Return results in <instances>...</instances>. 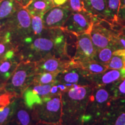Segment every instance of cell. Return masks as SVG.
I'll list each match as a JSON object with an SVG mask.
<instances>
[{"instance_id":"1","label":"cell","mask_w":125,"mask_h":125,"mask_svg":"<svg viewBox=\"0 0 125 125\" xmlns=\"http://www.w3.org/2000/svg\"><path fill=\"white\" fill-rule=\"evenodd\" d=\"M45 30V33L38 37L30 36L18 45L20 61L37 62L48 56L71 60L67 52L66 31L62 29Z\"/></svg>"},{"instance_id":"2","label":"cell","mask_w":125,"mask_h":125,"mask_svg":"<svg viewBox=\"0 0 125 125\" xmlns=\"http://www.w3.org/2000/svg\"><path fill=\"white\" fill-rule=\"evenodd\" d=\"M93 87L86 85L71 87L62 94L61 124L83 125L87 102Z\"/></svg>"},{"instance_id":"3","label":"cell","mask_w":125,"mask_h":125,"mask_svg":"<svg viewBox=\"0 0 125 125\" xmlns=\"http://www.w3.org/2000/svg\"><path fill=\"white\" fill-rule=\"evenodd\" d=\"M113 99L110 85L94 86L87 102L83 125H93L98 123Z\"/></svg>"},{"instance_id":"4","label":"cell","mask_w":125,"mask_h":125,"mask_svg":"<svg viewBox=\"0 0 125 125\" xmlns=\"http://www.w3.org/2000/svg\"><path fill=\"white\" fill-rule=\"evenodd\" d=\"M37 74L35 62L20 61L13 74L5 83V90L21 97L24 90L32 83Z\"/></svg>"},{"instance_id":"5","label":"cell","mask_w":125,"mask_h":125,"mask_svg":"<svg viewBox=\"0 0 125 125\" xmlns=\"http://www.w3.org/2000/svg\"><path fill=\"white\" fill-rule=\"evenodd\" d=\"M31 22L30 14L24 8H21L6 21L4 32H8L12 41L15 40L18 46L24 39L31 36Z\"/></svg>"},{"instance_id":"6","label":"cell","mask_w":125,"mask_h":125,"mask_svg":"<svg viewBox=\"0 0 125 125\" xmlns=\"http://www.w3.org/2000/svg\"><path fill=\"white\" fill-rule=\"evenodd\" d=\"M61 95L51 97L41 104L33 108L32 111L36 122L61 123L62 112Z\"/></svg>"},{"instance_id":"7","label":"cell","mask_w":125,"mask_h":125,"mask_svg":"<svg viewBox=\"0 0 125 125\" xmlns=\"http://www.w3.org/2000/svg\"><path fill=\"white\" fill-rule=\"evenodd\" d=\"M97 20L86 11L72 12L62 29L76 36L90 34L94 23Z\"/></svg>"},{"instance_id":"8","label":"cell","mask_w":125,"mask_h":125,"mask_svg":"<svg viewBox=\"0 0 125 125\" xmlns=\"http://www.w3.org/2000/svg\"><path fill=\"white\" fill-rule=\"evenodd\" d=\"M120 32L114 30L112 27L107 28L97 20L94 23L89 34L96 51L107 47L116 51L115 38Z\"/></svg>"},{"instance_id":"9","label":"cell","mask_w":125,"mask_h":125,"mask_svg":"<svg viewBox=\"0 0 125 125\" xmlns=\"http://www.w3.org/2000/svg\"><path fill=\"white\" fill-rule=\"evenodd\" d=\"M90 74L81 67L74 66L59 73L56 81L69 89L81 86L93 85L89 78Z\"/></svg>"},{"instance_id":"10","label":"cell","mask_w":125,"mask_h":125,"mask_svg":"<svg viewBox=\"0 0 125 125\" xmlns=\"http://www.w3.org/2000/svg\"><path fill=\"white\" fill-rule=\"evenodd\" d=\"M52 85L53 83L43 85L31 84L21 96L25 105L28 108L32 109L35 106L40 105L52 97L50 94Z\"/></svg>"},{"instance_id":"11","label":"cell","mask_w":125,"mask_h":125,"mask_svg":"<svg viewBox=\"0 0 125 125\" xmlns=\"http://www.w3.org/2000/svg\"><path fill=\"white\" fill-rule=\"evenodd\" d=\"M99 125H125V98H114Z\"/></svg>"},{"instance_id":"12","label":"cell","mask_w":125,"mask_h":125,"mask_svg":"<svg viewBox=\"0 0 125 125\" xmlns=\"http://www.w3.org/2000/svg\"><path fill=\"white\" fill-rule=\"evenodd\" d=\"M76 48L71 60L75 64L93 60L96 49L92 43L89 34L76 36Z\"/></svg>"},{"instance_id":"13","label":"cell","mask_w":125,"mask_h":125,"mask_svg":"<svg viewBox=\"0 0 125 125\" xmlns=\"http://www.w3.org/2000/svg\"><path fill=\"white\" fill-rule=\"evenodd\" d=\"M71 12L64 6L52 7L42 16L44 29H62Z\"/></svg>"},{"instance_id":"14","label":"cell","mask_w":125,"mask_h":125,"mask_svg":"<svg viewBox=\"0 0 125 125\" xmlns=\"http://www.w3.org/2000/svg\"><path fill=\"white\" fill-rule=\"evenodd\" d=\"M35 62L37 74L41 73H60L71 67L77 66L72 60H65L54 56H48Z\"/></svg>"},{"instance_id":"15","label":"cell","mask_w":125,"mask_h":125,"mask_svg":"<svg viewBox=\"0 0 125 125\" xmlns=\"http://www.w3.org/2000/svg\"><path fill=\"white\" fill-rule=\"evenodd\" d=\"M36 123L32 109L25 105L21 97H18L13 115L5 125H35Z\"/></svg>"},{"instance_id":"16","label":"cell","mask_w":125,"mask_h":125,"mask_svg":"<svg viewBox=\"0 0 125 125\" xmlns=\"http://www.w3.org/2000/svg\"><path fill=\"white\" fill-rule=\"evenodd\" d=\"M89 78L93 86L111 85L125 79V67L119 70L108 69L100 74H90Z\"/></svg>"},{"instance_id":"17","label":"cell","mask_w":125,"mask_h":125,"mask_svg":"<svg viewBox=\"0 0 125 125\" xmlns=\"http://www.w3.org/2000/svg\"><path fill=\"white\" fill-rule=\"evenodd\" d=\"M84 3L86 11L94 18L111 23L105 0H84Z\"/></svg>"},{"instance_id":"18","label":"cell","mask_w":125,"mask_h":125,"mask_svg":"<svg viewBox=\"0 0 125 125\" xmlns=\"http://www.w3.org/2000/svg\"><path fill=\"white\" fill-rule=\"evenodd\" d=\"M20 60L18 52L12 57H5L0 60V82L5 83L13 74Z\"/></svg>"},{"instance_id":"19","label":"cell","mask_w":125,"mask_h":125,"mask_svg":"<svg viewBox=\"0 0 125 125\" xmlns=\"http://www.w3.org/2000/svg\"><path fill=\"white\" fill-rule=\"evenodd\" d=\"M53 7V5L50 4L46 0H33L25 9L31 16L40 15L42 16L45 12Z\"/></svg>"},{"instance_id":"20","label":"cell","mask_w":125,"mask_h":125,"mask_svg":"<svg viewBox=\"0 0 125 125\" xmlns=\"http://www.w3.org/2000/svg\"><path fill=\"white\" fill-rule=\"evenodd\" d=\"M16 5L19 4L15 0H3L0 3V20L12 16L18 10Z\"/></svg>"},{"instance_id":"21","label":"cell","mask_w":125,"mask_h":125,"mask_svg":"<svg viewBox=\"0 0 125 125\" xmlns=\"http://www.w3.org/2000/svg\"><path fill=\"white\" fill-rule=\"evenodd\" d=\"M76 65L89 73L90 74H100L108 70L107 66L103 64L99 63L95 61L80 62L76 64Z\"/></svg>"},{"instance_id":"22","label":"cell","mask_w":125,"mask_h":125,"mask_svg":"<svg viewBox=\"0 0 125 125\" xmlns=\"http://www.w3.org/2000/svg\"><path fill=\"white\" fill-rule=\"evenodd\" d=\"M18 98H15L6 107L0 108V125H5L12 118L16 107Z\"/></svg>"},{"instance_id":"23","label":"cell","mask_w":125,"mask_h":125,"mask_svg":"<svg viewBox=\"0 0 125 125\" xmlns=\"http://www.w3.org/2000/svg\"><path fill=\"white\" fill-rule=\"evenodd\" d=\"M58 74L57 73H38L34 76L32 83L40 85L53 83L56 81V77Z\"/></svg>"},{"instance_id":"24","label":"cell","mask_w":125,"mask_h":125,"mask_svg":"<svg viewBox=\"0 0 125 125\" xmlns=\"http://www.w3.org/2000/svg\"><path fill=\"white\" fill-rule=\"evenodd\" d=\"M115 51V50L114 48L110 47L96 50L93 60L99 63L106 65L112 58L113 53Z\"/></svg>"},{"instance_id":"25","label":"cell","mask_w":125,"mask_h":125,"mask_svg":"<svg viewBox=\"0 0 125 125\" xmlns=\"http://www.w3.org/2000/svg\"><path fill=\"white\" fill-rule=\"evenodd\" d=\"M105 2L111 23L117 24V15L121 0H105Z\"/></svg>"},{"instance_id":"26","label":"cell","mask_w":125,"mask_h":125,"mask_svg":"<svg viewBox=\"0 0 125 125\" xmlns=\"http://www.w3.org/2000/svg\"><path fill=\"white\" fill-rule=\"evenodd\" d=\"M31 36L38 37L43 33L44 27L42 16L40 15H31Z\"/></svg>"},{"instance_id":"27","label":"cell","mask_w":125,"mask_h":125,"mask_svg":"<svg viewBox=\"0 0 125 125\" xmlns=\"http://www.w3.org/2000/svg\"><path fill=\"white\" fill-rule=\"evenodd\" d=\"M114 98H125V78L110 85Z\"/></svg>"},{"instance_id":"28","label":"cell","mask_w":125,"mask_h":125,"mask_svg":"<svg viewBox=\"0 0 125 125\" xmlns=\"http://www.w3.org/2000/svg\"><path fill=\"white\" fill-rule=\"evenodd\" d=\"M108 69L119 70L125 67L122 56L113 55L109 62L105 65Z\"/></svg>"},{"instance_id":"29","label":"cell","mask_w":125,"mask_h":125,"mask_svg":"<svg viewBox=\"0 0 125 125\" xmlns=\"http://www.w3.org/2000/svg\"><path fill=\"white\" fill-rule=\"evenodd\" d=\"M68 5L67 7L71 12H86L84 0H68ZM87 12V11H86Z\"/></svg>"},{"instance_id":"30","label":"cell","mask_w":125,"mask_h":125,"mask_svg":"<svg viewBox=\"0 0 125 125\" xmlns=\"http://www.w3.org/2000/svg\"><path fill=\"white\" fill-rule=\"evenodd\" d=\"M16 97H18L15 94L5 90L0 92V108L5 107L9 105Z\"/></svg>"},{"instance_id":"31","label":"cell","mask_w":125,"mask_h":125,"mask_svg":"<svg viewBox=\"0 0 125 125\" xmlns=\"http://www.w3.org/2000/svg\"><path fill=\"white\" fill-rule=\"evenodd\" d=\"M68 89H69V88H68L66 86L56 81L52 86L50 94H51V96L61 95L64 92L66 91Z\"/></svg>"},{"instance_id":"32","label":"cell","mask_w":125,"mask_h":125,"mask_svg":"<svg viewBox=\"0 0 125 125\" xmlns=\"http://www.w3.org/2000/svg\"><path fill=\"white\" fill-rule=\"evenodd\" d=\"M117 24L125 27V0H121L117 15Z\"/></svg>"},{"instance_id":"33","label":"cell","mask_w":125,"mask_h":125,"mask_svg":"<svg viewBox=\"0 0 125 125\" xmlns=\"http://www.w3.org/2000/svg\"><path fill=\"white\" fill-rule=\"evenodd\" d=\"M68 2V0H53V4L54 7H59V6L64 5L67 2Z\"/></svg>"},{"instance_id":"34","label":"cell","mask_w":125,"mask_h":125,"mask_svg":"<svg viewBox=\"0 0 125 125\" xmlns=\"http://www.w3.org/2000/svg\"><path fill=\"white\" fill-rule=\"evenodd\" d=\"M33 0H21V6L25 8L28 5H29L30 3L32 2Z\"/></svg>"},{"instance_id":"35","label":"cell","mask_w":125,"mask_h":125,"mask_svg":"<svg viewBox=\"0 0 125 125\" xmlns=\"http://www.w3.org/2000/svg\"><path fill=\"white\" fill-rule=\"evenodd\" d=\"M35 125H62L61 123H46V122H39L36 123Z\"/></svg>"},{"instance_id":"36","label":"cell","mask_w":125,"mask_h":125,"mask_svg":"<svg viewBox=\"0 0 125 125\" xmlns=\"http://www.w3.org/2000/svg\"><path fill=\"white\" fill-rule=\"evenodd\" d=\"M5 22L4 21V23H2L0 21V34H3L4 32V29H5Z\"/></svg>"},{"instance_id":"37","label":"cell","mask_w":125,"mask_h":125,"mask_svg":"<svg viewBox=\"0 0 125 125\" xmlns=\"http://www.w3.org/2000/svg\"><path fill=\"white\" fill-rule=\"evenodd\" d=\"M121 32L122 34H125V27H123V30L121 31Z\"/></svg>"},{"instance_id":"38","label":"cell","mask_w":125,"mask_h":125,"mask_svg":"<svg viewBox=\"0 0 125 125\" xmlns=\"http://www.w3.org/2000/svg\"><path fill=\"white\" fill-rule=\"evenodd\" d=\"M15 1H16V2H18V4H19L20 6H21V0H15Z\"/></svg>"},{"instance_id":"39","label":"cell","mask_w":125,"mask_h":125,"mask_svg":"<svg viewBox=\"0 0 125 125\" xmlns=\"http://www.w3.org/2000/svg\"><path fill=\"white\" fill-rule=\"evenodd\" d=\"M46 1H48V2H49V3H50V4L53 5V0H46Z\"/></svg>"},{"instance_id":"40","label":"cell","mask_w":125,"mask_h":125,"mask_svg":"<svg viewBox=\"0 0 125 125\" xmlns=\"http://www.w3.org/2000/svg\"><path fill=\"white\" fill-rule=\"evenodd\" d=\"M122 57L123 58V61H124V64H125V53L124 55L122 56Z\"/></svg>"},{"instance_id":"41","label":"cell","mask_w":125,"mask_h":125,"mask_svg":"<svg viewBox=\"0 0 125 125\" xmlns=\"http://www.w3.org/2000/svg\"><path fill=\"white\" fill-rule=\"evenodd\" d=\"M123 36H124V37H125V34H123Z\"/></svg>"},{"instance_id":"42","label":"cell","mask_w":125,"mask_h":125,"mask_svg":"<svg viewBox=\"0 0 125 125\" xmlns=\"http://www.w3.org/2000/svg\"></svg>"},{"instance_id":"43","label":"cell","mask_w":125,"mask_h":125,"mask_svg":"<svg viewBox=\"0 0 125 125\" xmlns=\"http://www.w3.org/2000/svg\"></svg>"},{"instance_id":"44","label":"cell","mask_w":125,"mask_h":125,"mask_svg":"<svg viewBox=\"0 0 125 125\" xmlns=\"http://www.w3.org/2000/svg\"></svg>"}]
</instances>
